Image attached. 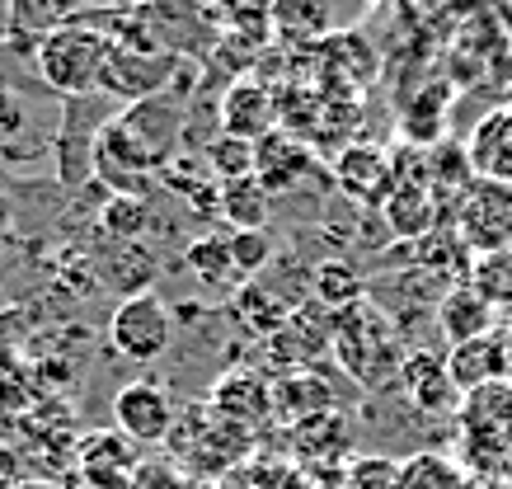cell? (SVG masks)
Returning <instances> with one entry per match:
<instances>
[{"label":"cell","instance_id":"cell-1","mask_svg":"<svg viewBox=\"0 0 512 489\" xmlns=\"http://www.w3.org/2000/svg\"><path fill=\"white\" fill-rule=\"evenodd\" d=\"M329 348L348 377L362 386V391H386L400 381L404 353L400 348V330L386 311H376L372 301H357L339 316H329Z\"/></svg>","mask_w":512,"mask_h":489},{"label":"cell","instance_id":"cell-2","mask_svg":"<svg viewBox=\"0 0 512 489\" xmlns=\"http://www.w3.org/2000/svg\"><path fill=\"white\" fill-rule=\"evenodd\" d=\"M456 452L475 480H498L512 452V381H494L484 391L461 395L456 410Z\"/></svg>","mask_w":512,"mask_h":489},{"label":"cell","instance_id":"cell-3","mask_svg":"<svg viewBox=\"0 0 512 489\" xmlns=\"http://www.w3.org/2000/svg\"><path fill=\"white\" fill-rule=\"evenodd\" d=\"M249 433L235 428L231 419H221L212 405H193L188 414H179V424L170 433V457L188 461L198 475H217L226 480L231 471H240L249 457Z\"/></svg>","mask_w":512,"mask_h":489},{"label":"cell","instance_id":"cell-4","mask_svg":"<svg viewBox=\"0 0 512 489\" xmlns=\"http://www.w3.org/2000/svg\"><path fill=\"white\" fill-rule=\"evenodd\" d=\"M113 38L85 24H62L43 38L38 48V71L57 95H90L104 85V66H109Z\"/></svg>","mask_w":512,"mask_h":489},{"label":"cell","instance_id":"cell-5","mask_svg":"<svg viewBox=\"0 0 512 489\" xmlns=\"http://www.w3.org/2000/svg\"><path fill=\"white\" fill-rule=\"evenodd\" d=\"M451 231L475 259L512 254V184L503 179H470V189L451 203Z\"/></svg>","mask_w":512,"mask_h":489},{"label":"cell","instance_id":"cell-6","mask_svg":"<svg viewBox=\"0 0 512 489\" xmlns=\"http://www.w3.org/2000/svg\"><path fill=\"white\" fill-rule=\"evenodd\" d=\"M90 165H94V179H99L104 189H113L118 198H141V193L151 189L160 160L127 132L123 118H113V123H104L99 137H94Z\"/></svg>","mask_w":512,"mask_h":489},{"label":"cell","instance_id":"cell-7","mask_svg":"<svg viewBox=\"0 0 512 489\" xmlns=\"http://www.w3.org/2000/svg\"><path fill=\"white\" fill-rule=\"evenodd\" d=\"M113 348L132 358V363H156L160 353L174 344V316L156 292H132V297L113 311Z\"/></svg>","mask_w":512,"mask_h":489},{"label":"cell","instance_id":"cell-8","mask_svg":"<svg viewBox=\"0 0 512 489\" xmlns=\"http://www.w3.org/2000/svg\"><path fill=\"white\" fill-rule=\"evenodd\" d=\"M113 424L132 447L137 442L141 447H160V442H170L174 424H179V405L156 381H127L118 400H113Z\"/></svg>","mask_w":512,"mask_h":489},{"label":"cell","instance_id":"cell-9","mask_svg":"<svg viewBox=\"0 0 512 489\" xmlns=\"http://www.w3.org/2000/svg\"><path fill=\"white\" fill-rule=\"evenodd\" d=\"M400 395L414 405L419 414H451L461 410V391H456V381L447 372V358H433V353H409L400 367Z\"/></svg>","mask_w":512,"mask_h":489},{"label":"cell","instance_id":"cell-10","mask_svg":"<svg viewBox=\"0 0 512 489\" xmlns=\"http://www.w3.org/2000/svg\"><path fill=\"white\" fill-rule=\"evenodd\" d=\"M334 179H339V189L348 193V198L386 203L390 193H395V160L372 142H353L334 160Z\"/></svg>","mask_w":512,"mask_h":489},{"label":"cell","instance_id":"cell-11","mask_svg":"<svg viewBox=\"0 0 512 489\" xmlns=\"http://www.w3.org/2000/svg\"><path fill=\"white\" fill-rule=\"evenodd\" d=\"M273 123H278V99L268 95V85L259 80H235L226 99H221V132L226 137H240V142L259 146L264 137H273Z\"/></svg>","mask_w":512,"mask_h":489},{"label":"cell","instance_id":"cell-12","mask_svg":"<svg viewBox=\"0 0 512 489\" xmlns=\"http://www.w3.org/2000/svg\"><path fill=\"white\" fill-rule=\"evenodd\" d=\"M76 466L85 489H132L141 457L132 452V442L123 433H94V438L80 442Z\"/></svg>","mask_w":512,"mask_h":489},{"label":"cell","instance_id":"cell-13","mask_svg":"<svg viewBox=\"0 0 512 489\" xmlns=\"http://www.w3.org/2000/svg\"><path fill=\"white\" fill-rule=\"evenodd\" d=\"M174 71V57H151V52H127L113 43L109 52V66H104V85L99 90H109V95H123V99H156L165 90V80Z\"/></svg>","mask_w":512,"mask_h":489},{"label":"cell","instance_id":"cell-14","mask_svg":"<svg viewBox=\"0 0 512 489\" xmlns=\"http://www.w3.org/2000/svg\"><path fill=\"white\" fill-rule=\"evenodd\" d=\"M437 330L451 339V348L475 344V339L498 334V311L470 283H456L442 292V301H437Z\"/></svg>","mask_w":512,"mask_h":489},{"label":"cell","instance_id":"cell-15","mask_svg":"<svg viewBox=\"0 0 512 489\" xmlns=\"http://www.w3.org/2000/svg\"><path fill=\"white\" fill-rule=\"evenodd\" d=\"M212 410H217L221 419H231L235 428L254 433L268 414H278V405H273L268 377H259V372H231V377H221V386L212 391Z\"/></svg>","mask_w":512,"mask_h":489},{"label":"cell","instance_id":"cell-16","mask_svg":"<svg viewBox=\"0 0 512 489\" xmlns=\"http://www.w3.org/2000/svg\"><path fill=\"white\" fill-rule=\"evenodd\" d=\"M447 372L456 381V391H484L494 381H508V353H503V330L489 334V339H475V344H456L447 353Z\"/></svg>","mask_w":512,"mask_h":489},{"label":"cell","instance_id":"cell-17","mask_svg":"<svg viewBox=\"0 0 512 489\" xmlns=\"http://www.w3.org/2000/svg\"><path fill=\"white\" fill-rule=\"evenodd\" d=\"M311 151L296 142V137H282V132H273V137H264V142L254 146V179L268 189V198L273 193H292L306 174H311Z\"/></svg>","mask_w":512,"mask_h":489},{"label":"cell","instance_id":"cell-18","mask_svg":"<svg viewBox=\"0 0 512 489\" xmlns=\"http://www.w3.org/2000/svg\"><path fill=\"white\" fill-rule=\"evenodd\" d=\"M386 221L395 236H433L442 226V212L433 203V189L428 184H414V179H395V193L386 198Z\"/></svg>","mask_w":512,"mask_h":489},{"label":"cell","instance_id":"cell-19","mask_svg":"<svg viewBox=\"0 0 512 489\" xmlns=\"http://www.w3.org/2000/svg\"><path fill=\"white\" fill-rule=\"evenodd\" d=\"M451 95H456V85H447V80L423 85V95L409 104V113H404V142L409 146H433L437 137H442V127H447Z\"/></svg>","mask_w":512,"mask_h":489},{"label":"cell","instance_id":"cell-20","mask_svg":"<svg viewBox=\"0 0 512 489\" xmlns=\"http://www.w3.org/2000/svg\"><path fill=\"white\" fill-rule=\"evenodd\" d=\"M466 466L447 452H414L400 461V489H466Z\"/></svg>","mask_w":512,"mask_h":489},{"label":"cell","instance_id":"cell-21","mask_svg":"<svg viewBox=\"0 0 512 489\" xmlns=\"http://www.w3.org/2000/svg\"><path fill=\"white\" fill-rule=\"evenodd\" d=\"M221 217L231 221L235 231H264L268 226V189L259 179H240L221 189Z\"/></svg>","mask_w":512,"mask_h":489},{"label":"cell","instance_id":"cell-22","mask_svg":"<svg viewBox=\"0 0 512 489\" xmlns=\"http://www.w3.org/2000/svg\"><path fill=\"white\" fill-rule=\"evenodd\" d=\"M466 283L475 287L494 311H503L512 325V254H480V259L470 264Z\"/></svg>","mask_w":512,"mask_h":489},{"label":"cell","instance_id":"cell-23","mask_svg":"<svg viewBox=\"0 0 512 489\" xmlns=\"http://www.w3.org/2000/svg\"><path fill=\"white\" fill-rule=\"evenodd\" d=\"M315 287H320V301H325L334 316L362 301V283H357V273L348 269L343 259H329V264H320V273H315Z\"/></svg>","mask_w":512,"mask_h":489},{"label":"cell","instance_id":"cell-24","mask_svg":"<svg viewBox=\"0 0 512 489\" xmlns=\"http://www.w3.org/2000/svg\"><path fill=\"white\" fill-rule=\"evenodd\" d=\"M188 269L212 287H226L240 278L231 264V245H226V240H193V245H188Z\"/></svg>","mask_w":512,"mask_h":489},{"label":"cell","instance_id":"cell-25","mask_svg":"<svg viewBox=\"0 0 512 489\" xmlns=\"http://www.w3.org/2000/svg\"><path fill=\"white\" fill-rule=\"evenodd\" d=\"M207 165L217 170L221 184H240V179H254V146L240 142V137H226L221 132L212 151H207Z\"/></svg>","mask_w":512,"mask_h":489},{"label":"cell","instance_id":"cell-26","mask_svg":"<svg viewBox=\"0 0 512 489\" xmlns=\"http://www.w3.org/2000/svg\"><path fill=\"white\" fill-rule=\"evenodd\" d=\"M343 489H400L395 457H353L343 466Z\"/></svg>","mask_w":512,"mask_h":489},{"label":"cell","instance_id":"cell-27","mask_svg":"<svg viewBox=\"0 0 512 489\" xmlns=\"http://www.w3.org/2000/svg\"><path fill=\"white\" fill-rule=\"evenodd\" d=\"M273 24H278L282 38L311 43V38H325L329 15L320 10V5H278V10H273Z\"/></svg>","mask_w":512,"mask_h":489},{"label":"cell","instance_id":"cell-28","mask_svg":"<svg viewBox=\"0 0 512 489\" xmlns=\"http://www.w3.org/2000/svg\"><path fill=\"white\" fill-rule=\"evenodd\" d=\"M231 264L240 278H249V273H259L273 259V240H268V231H235L231 240Z\"/></svg>","mask_w":512,"mask_h":489},{"label":"cell","instance_id":"cell-29","mask_svg":"<svg viewBox=\"0 0 512 489\" xmlns=\"http://www.w3.org/2000/svg\"><path fill=\"white\" fill-rule=\"evenodd\" d=\"M132 489H193V480L174 461H141Z\"/></svg>","mask_w":512,"mask_h":489},{"label":"cell","instance_id":"cell-30","mask_svg":"<svg viewBox=\"0 0 512 489\" xmlns=\"http://www.w3.org/2000/svg\"><path fill=\"white\" fill-rule=\"evenodd\" d=\"M104 221H109V231L118 240L141 236V231H146V207H141L137 198H113L109 212H104Z\"/></svg>","mask_w":512,"mask_h":489},{"label":"cell","instance_id":"cell-31","mask_svg":"<svg viewBox=\"0 0 512 489\" xmlns=\"http://www.w3.org/2000/svg\"><path fill=\"white\" fill-rule=\"evenodd\" d=\"M19 127H24V113H19V104L10 95H0V142H10Z\"/></svg>","mask_w":512,"mask_h":489},{"label":"cell","instance_id":"cell-32","mask_svg":"<svg viewBox=\"0 0 512 489\" xmlns=\"http://www.w3.org/2000/svg\"><path fill=\"white\" fill-rule=\"evenodd\" d=\"M19 480H24V475H19V457L10 452V447H5V442H0V485L15 489Z\"/></svg>","mask_w":512,"mask_h":489},{"label":"cell","instance_id":"cell-33","mask_svg":"<svg viewBox=\"0 0 512 489\" xmlns=\"http://www.w3.org/2000/svg\"><path fill=\"white\" fill-rule=\"evenodd\" d=\"M15 489H62V485H57V480H19Z\"/></svg>","mask_w":512,"mask_h":489},{"label":"cell","instance_id":"cell-34","mask_svg":"<svg viewBox=\"0 0 512 489\" xmlns=\"http://www.w3.org/2000/svg\"><path fill=\"white\" fill-rule=\"evenodd\" d=\"M503 353H508V381H512V325H503Z\"/></svg>","mask_w":512,"mask_h":489},{"label":"cell","instance_id":"cell-35","mask_svg":"<svg viewBox=\"0 0 512 489\" xmlns=\"http://www.w3.org/2000/svg\"><path fill=\"white\" fill-rule=\"evenodd\" d=\"M466 489H503V480H475V475H470Z\"/></svg>","mask_w":512,"mask_h":489},{"label":"cell","instance_id":"cell-36","mask_svg":"<svg viewBox=\"0 0 512 489\" xmlns=\"http://www.w3.org/2000/svg\"><path fill=\"white\" fill-rule=\"evenodd\" d=\"M498 480H503V489H512V452H508V461H503V471H498Z\"/></svg>","mask_w":512,"mask_h":489},{"label":"cell","instance_id":"cell-37","mask_svg":"<svg viewBox=\"0 0 512 489\" xmlns=\"http://www.w3.org/2000/svg\"><path fill=\"white\" fill-rule=\"evenodd\" d=\"M0 489H10V485H0Z\"/></svg>","mask_w":512,"mask_h":489}]
</instances>
